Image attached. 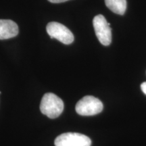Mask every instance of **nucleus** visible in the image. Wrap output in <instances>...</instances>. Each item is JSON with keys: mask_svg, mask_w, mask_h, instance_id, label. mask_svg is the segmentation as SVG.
<instances>
[{"mask_svg": "<svg viewBox=\"0 0 146 146\" xmlns=\"http://www.w3.org/2000/svg\"><path fill=\"white\" fill-rule=\"evenodd\" d=\"M56 146H91V140L85 135L78 133H66L55 139Z\"/></svg>", "mask_w": 146, "mask_h": 146, "instance_id": "5", "label": "nucleus"}, {"mask_svg": "<svg viewBox=\"0 0 146 146\" xmlns=\"http://www.w3.org/2000/svg\"><path fill=\"white\" fill-rule=\"evenodd\" d=\"M106 6L115 14L123 15L127 9L126 0H105Z\"/></svg>", "mask_w": 146, "mask_h": 146, "instance_id": "7", "label": "nucleus"}, {"mask_svg": "<svg viewBox=\"0 0 146 146\" xmlns=\"http://www.w3.org/2000/svg\"><path fill=\"white\" fill-rule=\"evenodd\" d=\"M103 108V104L99 99L87 96L77 102L75 109L76 112L81 116H94L101 112Z\"/></svg>", "mask_w": 146, "mask_h": 146, "instance_id": "2", "label": "nucleus"}, {"mask_svg": "<svg viewBox=\"0 0 146 146\" xmlns=\"http://www.w3.org/2000/svg\"><path fill=\"white\" fill-rule=\"evenodd\" d=\"M141 89L143 92L146 95V82H144L141 85Z\"/></svg>", "mask_w": 146, "mask_h": 146, "instance_id": "8", "label": "nucleus"}, {"mask_svg": "<svg viewBox=\"0 0 146 146\" xmlns=\"http://www.w3.org/2000/svg\"><path fill=\"white\" fill-rule=\"evenodd\" d=\"M18 34L17 24L11 20H0V39L13 38Z\"/></svg>", "mask_w": 146, "mask_h": 146, "instance_id": "6", "label": "nucleus"}, {"mask_svg": "<svg viewBox=\"0 0 146 146\" xmlns=\"http://www.w3.org/2000/svg\"><path fill=\"white\" fill-rule=\"evenodd\" d=\"M49 1L52 3H62L64 2V1H68V0H48Z\"/></svg>", "mask_w": 146, "mask_h": 146, "instance_id": "9", "label": "nucleus"}, {"mask_svg": "<svg viewBox=\"0 0 146 146\" xmlns=\"http://www.w3.org/2000/svg\"><path fill=\"white\" fill-rule=\"evenodd\" d=\"M64 102L59 97L52 93H47L43 96L40 110L43 114L54 119L58 118L64 110Z\"/></svg>", "mask_w": 146, "mask_h": 146, "instance_id": "1", "label": "nucleus"}, {"mask_svg": "<svg viewBox=\"0 0 146 146\" xmlns=\"http://www.w3.org/2000/svg\"><path fill=\"white\" fill-rule=\"evenodd\" d=\"M95 33L102 45H109L112 41V29L110 28V24L107 22L103 15H98L95 16L93 21Z\"/></svg>", "mask_w": 146, "mask_h": 146, "instance_id": "4", "label": "nucleus"}, {"mask_svg": "<svg viewBox=\"0 0 146 146\" xmlns=\"http://www.w3.org/2000/svg\"><path fill=\"white\" fill-rule=\"evenodd\" d=\"M46 30L47 34L51 36V39H56L66 45L71 44L74 41V35L69 29L56 22H51L47 25Z\"/></svg>", "mask_w": 146, "mask_h": 146, "instance_id": "3", "label": "nucleus"}]
</instances>
